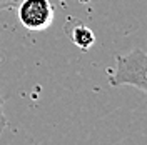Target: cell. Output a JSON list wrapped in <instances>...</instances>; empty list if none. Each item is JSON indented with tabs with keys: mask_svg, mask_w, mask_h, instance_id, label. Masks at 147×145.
I'll use <instances>...</instances> for the list:
<instances>
[{
	"mask_svg": "<svg viewBox=\"0 0 147 145\" xmlns=\"http://www.w3.org/2000/svg\"><path fill=\"white\" fill-rule=\"evenodd\" d=\"M112 87L130 85L147 93V52L134 48L115 57V68L109 73Z\"/></svg>",
	"mask_w": 147,
	"mask_h": 145,
	"instance_id": "1",
	"label": "cell"
},
{
	"mask_svg": "<svg viewBox=\"0 0 147 145\" xmlns=\"http://www.w3.org/2000/svg\"><path fill=\"white\" fill-rule=\"evenodd\" d=\"M17 17L27 30L42 32L54 22V5L50 0H22L17 5Z\"/></svg>",
	"mask_w": 147,
	"mask_h": 145,
	"instance_id": "2",
	"label": "cell"
},
{
	"mask_svg": "<svg viewBox=\"0 0 147 145\" xmlns=\"http://www.w3.org/2000/svg\"><path fill=\"white\" fill-rule=\"evenodd\" d=\"M72 42L75 47H79L80 50H89L94 44H95V35L90 28L84 23H77L75 27L72 28Z\"/></svg>",
	"mask_w": 147,
	"mask_h": 145,
	"instance_id": "3",
	"label": "cell"
},
{
	"mask_svg": "<svg viewBox=\"0 0 147 145\" xmlns=\"http://www.w3.org/2000/svg\"><path fill=\"white\" fill-rule=\"evenodd\" d=\"M22 0H0V12L2 10H10V9H17V5Z\"/></svg>",
	"mask_w": 147,
	"mask_h": 145,
	"instance_id": "4",
	"label": "cell"
},
{
	"mask_svg": "<svg viewBox=\"0 0 147 145\" xmlns=\"http://www.w3.org/2000/svg\"><path fill=\"white\" fill-rule=\"evenodd\" d=\"M7 127V118L3 113V99H2V93H0V134L3 132V128Z\"/></svg>",
	"mask_w": 147,
	"mask_h": 145,
	"instance_id": "5",
	"label": "cell"
}]
</instances>
